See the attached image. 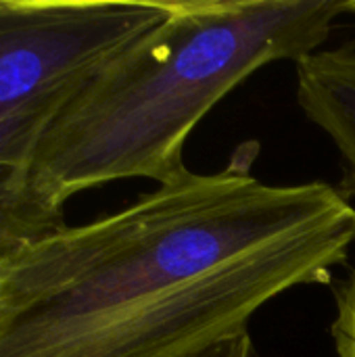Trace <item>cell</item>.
I'll return each instance as SVG.
<instances>
[{"label":"cell","instance_id":"6da1fadb","mask_svg":"<svg viewBox=\"0 0 355 357\" xmlns=\"http://www.w3.org/2000/svg\"><path fill=\"white\" fill-rule=\"evenodd\" d=\"M239 149L0 264V357H192L249 333L287 291L326 284L355 245L328 182L268 184Z\"/></svg>","mask_w":355,"mask_h":357},{"label":"cell","instance_id":"7a4b0ae2","mask_svg":"<svg viewBox=\"0 0 355 357\" xmlns=\"http://www.w3.org/2000/svg\"><path fill=\"white\" fill-rule=\"evenodd\" d=\"M343 0H184L107 61L44 136L33 184L56 211L84 190L188 172L195 128L249 75L328 40Z\"/></svg>","mask_w":355,"mask_h":357},{"label":"cell","instance_id":"3957f363","mask_svg":"<svg viewBox=\"0 0 355 357\" xmlns=\"http://www.w3.org/2000/svg\"><path fill=\"white\" fill-rule=\"evenodd\" d=\"M167 2L0 0V264L61 230L33 184L40 144L61 111Z\"/></svg>","mask_w":355,"mask_h":357},{"label":"cell","instance_id":"277c9868","mask_svg":"<svg viewBox=\"0 0 355 357\" xmlns=\"http://www.w3.org/2000/svg\"><path fill=\"white\" fill-rule=\"evenodd\" d=\"M297 105L318 126L343 163L339 188L355 195V42L318 50L295 63Z\"/></svg>","mask_w":355,"mask_h":357},{"label":"cell","instance_id":"5b68a950","mask_svg":"<svg viewBox=\"0 0 355 357\" xmlns=\"http://www.w3.org/2000/svg\"><path fill=\"white\" fill-rule=\"evenodd\" d=\"M337 312L331 324L337 357H355V270L341 282L337 295Z\"/></svg>","mask_w":355,"mask_h":357},{"label":"cell","instance_id":"8992f818","mask_svg":"<svg viewBox=\"0 0 355 357\" xmlns=\"http://www.w3.org/2000/svg\"><path fill=\"white\" fill-rule=\"evenodd\" d=\"M192 357H255V345L249 333L232 337L224 343H218Z\"/></svg>","mask_w":355,"mask_h":357},{"label":"cell","instance_id":"52a82bcc","mask_svg":"<svg viewBox=\"0 0 355 357\" xmlns=\"http://www.w3.org/2000/svg\"><path fill=\"white\" fill-rule=\"evenodd\" d=\"M343 13H355V0H343Z\"/></svg>","mask_w":355,"mask_h":357}]
</instances>
